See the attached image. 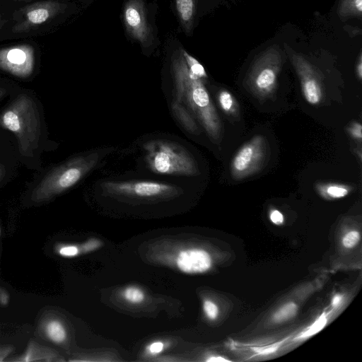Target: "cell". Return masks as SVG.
I'll return each instance as SVG.
<instances>
[{
    "mask_svg": "<svg viewBox=\"0 0 362 362\" xmlns=\"http://www.w3.org/2000/svg\"><path fill=\"white\" fill-rule=\"evenodd\" d=\"M100 246V242L96 239H90L81 247V252L86 253L93 251Z\"/></svg>",
    "mask_w": 362,
    "mask_h": 362,
    "instance_id": "83f0119b",
    "label": "cell"
},
{
    "mask_svg": "<svg viewBox=\"0 0 362 362\" xmlns=\"http://www.w3.org/2000/svg\"><path fill=\"white\" fill-rule=\"evenodd\" d=\"M337 12L341 18H361L362 0H341Z\"/></svg>",
    "mask_w": 362,
    "mask_h": 362,
    "instance_id": "e0dca14e",
    "label": "cell"
},
{
    "mask_svg": "<svg viewBox=\"0 0 362 362\" xmlns=\"http://www.w3.org/2000/svg\"><path fill=\"white\" fill-rule=\"evenodd\" d=\"M203 309L208 319L211 320L216 319L218 314V309L214 302L209 300H205L203 303Z\"/></svg>",
    "mask_w": 362,
    "mask_h": 362,
    "instance_id": "cb8c5ba5",
    "label": "cell"
},
{
    "mask_svg": "<svg viewBox=\"0 0 362 362\" xmlns=\"http://www.w3.org/2000/svg\"><path fill=\"white\" fill-rule=\"evenodd\" d=\"M13 1H24V2H29V1H31L33 0H13Z\"/></svg>",
    "mask_w": 362,
    "mask_h": 362,
    "instance_id": "74e56055",
    "label": "cell"
},
{
    "mask_svg": "<svg viewBox=\"0 0 362 362\" xmlns=\"http://www.w3.org/2000/svg\"><path fill=\"white\" fill-rule=\"evenodd\" d=\"M94 187L100 194L122 201H157L184 193L177 184L150 178H105Z\"/></svg>",
    "mask_w": 362,
    "mask_h": 362,
    "instance_id": "277c9868",
    "label": "cell"
},
{
    "mask_svg": "<svg viewBox=\"0 0 362 362\" xmlns=\"http://www.w3.org/2000/svg\"><path fill=\"white\" fill-rule=\"evenodd\" d=\"M282 64V54L276 45L259 54L253 61L245 78L248 91L259 100L272 98L277 88Z\"/></svg>",
    "mask_w": 362,
    "mask_h": 362,
    "instance_id": "8992f818",
    "label": "cell"
},
{
    "mask_svg": "<svg viewBox=\"0 0 362 362\" xmlns=\"http://www.w3.org/2000/svg\"><path fill=\"white\" fill-rule=\"evenodd\" d=\"M6 361L13 362H57L63 361L64 359L55 349L31 339L22 354Z\"/></svg>",
    "mask_w": 362,
    "mask_h": 362,
    "instance_id": "4fadbf2b",
    "label": "cell"
},
{
    "mask_svg": "<svg viewBox=\"0 0 362 362\" xmlns=\"http://www.w3.org/2000/svg\"><path fill=\"white\" fill-rule=\"evenodd\" d=\"M55 252L64 257H74L81 252V247L72 244H58L55 247Z\"/></svg>",
    "mask_w": 362,
    "mask_h": 362,
    "instance_id": "603a6c76",
    "label": "cell"
},
{
    "mask_svg": "<svg viewBox=\"0 0 362 362\" xmlns=\"http://www.w3.org/2000/svg\"><path fill=\"white\" fill-rule=\"evenodd\" d=\"M34 49L27 44L0 49V69L13 76L26 78L33 71Z\"/></svg>",
    "mask_w": 362,
    "mask_h": 362,
    "instance_id": "9c48e42d",
    "label": "cell"
},
{
    "mask_svg": "<svg viewBox=\"0 0 362 362\" xmlns=\"http://www.w3.org/2000/svg\"><path fill=\"white\" fill-rule=\"evenodd\" d=\"M327 321V316L325 313H323L307 329L301 332L300 334L297 337V339H302L317 334L326 325Z\"/></svg>",
    "mask_w": 362,
    "mask_h": 362,
    "instance_id": "7402d4cb",
    "label": "cell"
},
{
    "mask_svg": "<svg viewBox=\"0 0 362 362\" xmlns=\"http://www.w3.org/2000/svg\"><path fill=\"white\" fill-rule=\"evenodd\" d=\"M6 171L2 165L0 164V181L4 178Z\"/></svg>",
    "mask_w": 362,
    "mask_h": 362,
    "instance_id": "d590c367",
    "label": "cell"
},
{
    "mask_svg": "<svg viewBox=\"0 0 362 362\" xmlns=\"http://www.w3.org/2000/svg\"><path fill=\"white\" fill-rule=\"evenodd\" d=\"M356 74L359 80L362 78V54L360 52L356 65Z\"/></svg>",
    "mask_w": 362,
    "mask_h": 362,
    "instance_id": "1f68e13d",
    "label": "cell"
},
{
    "mask_svg": "<svg viewBox=\"0 0 362 362\" xmlns=\"http://www.w3.org/2000/svg\"><path fill=\"white\" fill-rule=\"evenodd\" d=\"M165 347L163 342L160 341H156L148 344L146 349L147 354L151 356H155L161 353Z\"/></svg>",
    "mask_w": 362,
    "mask_h": 362,
    "instance_id": "484cf974",
    "label": "cell"
},
{
    "mask_svg": "<svg viewBox=\"0 0 362 362\" xmlns=\"http://www.w3.org/2000/svg\"><path fill=\"white\" fill-rule=\"evenodd\" d=\"M141 160L151 173L192 177L200 173L194 155L184 141L168 135H152L141 141Z\"/></svg>",
    "mask_w": 362,
    "mask_h": 362,
    "instance_id": "7a4b0ae2",
    "label": "cell"
},
{
    "mask_svg": "<svg viewBox=\"0 0 362 362\" xmlns=\"http://www.w3.org/2000/svg\"><path fill=\"white\" fill-rule=\"evenodd\" d=\"M341 296L340 295H335L332 298V305L334 307L338 306V305L341 303Z\"/></svg>",
    "mask_w": 362,
    "mask_h": 362,
    "instance_id": "836d02e7",
    "label": "cell"
},
{
    "mask_svg": "<svg viewBox=\"0 0 362 362\" xmlns=\"http://www.w3.org/2000/svg\"><path fill=\"white\" fill-rule=\"evenodd\" d=\"M291 62L298 77L305 100L312 105L320 104L324 98V84L317 69L303 55L286 46Z\"/></svg>",
    "mask_w": 362,
    "mask_h": 362,
    "instance_id": "ba28073f",
    "label": "cell"
},
{
    "mask_svg": "<svg viewBox=\"0 0 362 362\" xmlns=\"http://www.w3.org/2000/svg\"><path fill=\"white\" fill-rule=\"evenodd\" d=\"M315 187L320 194L330 199L343 198L347 196L352 189L350 185L337 182H320Z\"/></svg>",
    "mask_w": 362,
    "mask_h": 362,
    "instance_id": "9a60e30c",
    "label": "cell"
},
{
    "mask_svg": "<svg viewBox=\"0 0 362 362\" xmlns=\"http://www.w3.org/2000/svg\"><path fill=\"white\" fill-rule=\"evenodd\" d=\"M269 156L267 139L262 135L253 136L234 155L230 167L232 177L241 180L257 173L267 164Z\"/></svg>",
    "mask_w": 362,
    "mask_h": 362,
    "instance_id": "52a82bcc",
    "label": "cell"
},
{
    "mask_svg": "<svg viewBox=\"0 0 362 362\" xmlns=\"http://www.w3.org/2000/svg\"><path fill=\"white\" fill-rule=\"evenodd\" d=\"M126 301L131 304H139L145 299L144 291L136 286H128L124 288L122 293Z\"/></svg>",
    "mask_w": 362,
    "mask_h": 362,
    "instance_id": "44dd1931",
    "label": "cell"
},
{
    "mask_svg": "<svg viewBox=\"0 0 362 362\" xmlns=\"http://www.w3.org/2000/svg\"><path fill=\"white\" fill-rule=\"evenodd\" d=\"M0 234H1V233H0Z\"/></svg>",
    "mask_w": 362,
    "mask_h": 362,
    "instance_id": "f35d334b",
    "label": "cell"
},
{
    "mask_svg": "<svg viewBox=\"0 0 362 362\" xmlns=\"http://www.w3.org/2000/svg\"><path fill=\"white\" fill-rule=\"evenodd\" d=\"M362 126L360 122H355L350 124L348 128L349 133L350 135L355 139L358 141H361L362 139V132H361Z\"/></svg>",
    "mask_w": 362,
    "mask_h": 362,
    "instance_id": "4316f807",
    "label": "cell"
},
{
    "mask_svg": "<svg viewBox=\"0 0 362 362\" xmlns=\"http://www.w3.org/2000/svg\"><path fill=\"white\" fill-rule=\"evenodd\" d=\"M177 268L187 274H202L210 269L211 257L208 252L199 248L180 250L175 258Z\"/></svg>",
    "mask_w": 362,
    "mask_h": 362,
    "instance_id": "7c38bea8",
    "label": "cell"
},
{
    "mask_svg": "<svg viewBox=\"0 0 362 362\" xmlns=\"http://www.w3.org/2000/svg\"><path fill=\"white\" fill-rule=\"evenodd\" d=\"M0 124L14 134L22 155H33L39 146L41 122L32 98L19 95L1 115Z\"/></svg>",
    "mask_w": 362,
    "mask_h": 362,
    "instance_id": "5b68a950",
    "label": "cell"
},
{
    "mask_svg": "<svg viewBox=\"0 0 362 362\" xmlns=\"http://www.w3.org/2000/svg\"><path fill=\"white\" fill-rule=\"evenodd\" d=\"M14 346L9 344H0V362L6 360V358L13 351Z\"/></svg>",
    "mask_w": 362,
    "mask_h": 362,
    "instance_id": "f1b7e54d",
    "label": "cell"
},
{
    "mask_svg": "<svg viewBox=\"0 0 362 362\" xmlns=\"http://www.w3.org/2000/svg\"><path fill=\"white\" fill-rule=\"evenodd\" d=\"M209 362H226L230 361L229 360L224 358L221 356H211L210 358L206 360Z\"/></svg>",
    "mask_w": 362,
    "mask_h": 362,
    "instance_id": "d6a6232c",
    "label": "cell"
},
{
    "mask_svg": "<svg viewBox=\"0 0 362 362\" xmlns=\"http://www.w3.org/2000/svg\"><path fill=\"white\" fill-rule=\"evenodd\" d=\"M180 52L189 71L193 74L202 79L207 78L204 66L195 58L189 54L185 49H182Z\"/></svg>",
    "mask_w": 362,
    "mask_h": 362,
    "instance_id": "d6986e66",
    "label": "cell"
},
{
    "mask_svg": "<svg viewBox=\"0 0 362 362\" xmlns=\"http://www.w3.org/2000/svg\"><path fill=\"white\" fill-rule=\"evenodd\" d=\"M270 220L272 223L276 225H280L284 222V216L278 210H273L270 213Z\"/></svg>",
    "mask_w": 362,
    "mask_h": 362,
    "instance_id": "f546056e",
    "label": "cell"
},
{
    "mask_svg": "<svg viewBox=\"0 0 362 362\" xmlns=\"http://www.w3.org/2000/svg\"><path fill=\"white\" fill-rule=\"evenodd\" d=\"M112 148L90 150L60 163L52 168L34 188L31 198L44 202L71 189L99 167Z\"/></svg>",
    "mask_w": 362,
    "mask_h": 362,
    "instance_id": "3957f363",
    "label": "cell"
},
{
    "mask_svg": "<svg viewBox=\"0 0 362 362\" xmlns=\"http://www.w3.org/2000/svg\"><path fill=\"white\" fill-rule=\"evenodd\" d=\"M360 240V234L358 231H350L342 239V244L346 248H352Z\"/></svg>",
    "mask_w": 362,
    "mask_h": 362,
    "instance_id": "d4e9b609",
    "label": "cell"
},
{
    "mask_svg": "<svg viewBox=\"0 0 362 362\" xmlns=\"http://www.w3.org/2000/svg\"><path fill=\"white\" fill-rule=\"evenodd\" d=\"M297 305L292 302L281 306L274 315L276 322H281L293 318L297 313Z\"/></svg>",
    "mask_w": 362,
    "mask_h": 362,
    "instance_id": "ffe728a7",
    "label": "cell"
},
{
    "mask_svg": "<svg viewBox=\"0 0 362 362\" xmlns=\"http://www.w3.org/2000/svg\"><path fill=\"white\" fill-rule=\"evenodd\" d=\"M124 21L128 33L141 45H146L151 37L144 6L141 0H129L124 10Z\"/></svg>",
    "mask_w": 362,
    "mask_h": 362,
    "instance_id": "8fae6325",
    "label": "cell"
},
{
    "mask_svg": "<svg viewBox=\"0 0 362 362\" xmlns=\"http://www.w3.org/2000/svg\"><path fill=\"white\" fill-rule=\"evenodd\" d=\"M174 80V95L177 103L194 115L208 136L218 144L222 137L221 120L202 78L189 69L180 52L172 62Z\"/></svg>",
    "mask_w": 362,
    "mask_h": 362,
    "instance_id": "6da1fadb",
    "label": "cell"
},
{
    "mask_svg": "<svg viewBox=\"0 0 362 362\" xmlns=\"http://www.w3.org/2000/svg\"><path fill=\"white\" fill-rule=\"evenodd\" d=\"M39 334L55 344L62 345L67 339L68 333L64 322L52 315H45L38 325Z\"/></svg>",
    "mask_w": 362,
    "mask_h": 362,
    "instance_id": "5bb4252c",
    "label": "cell"
},
{
    "mask_svg": "<svg viewBox=\"0 0 362 362\" xmlns=\"http://www.w3.org/2000/svg\"><path fill=\"white\" fill-rule=\"evenodd\" d=\"M175 4L182 22L186 25H189L194 13V0H175Z\"/></svg>",
    "mask_w": 362,
    "mask_h": 362,
    "instance_id": "ac0fdd59",
    "label": "cell"
},
{
    "mask_svg": "<svg viewBox=\"0 0 362 362\" xmlns=\"http://www.w3.org/2000/svg\"><path fill=\"white\" fill-rule=\"evenodd\" d=\"M276 349H277V347L274 346V347H271V348H269V349H263L261 351H258L257 352H258L259 354H269V353L274 352V351H275V350Z\"/></svg>",
    "mask_w": 362,
    "mask_h": 362,
    "instance_id": "e575fe53",
    "label": "cell"
},
{
    "mask_svg": "<svg viewBox=\"0 0 362 362\" xmlns=\"http://www.w3.org/2000/svg\"><path fill=\"white\" fill-rule=\"evenodd\" d=\"M64 5L56 1L34 3L24 8L13 27L14 33H22L41 25L60 13Z\"/></svg>",
    "mask_w": 362,
    "mask_h": 362,
    "instance_id": "30bf717a",
    "label": "cell"
},
{
    "mask_svg": "<svg viewBox=\"0 0 362 362\" xmlns=\"http://www.w3.org/2000/svg\"><path fill=\"white\" fill-rule=\"evenodd\" d=\"M218 105L228 116L238 119L240 116L238 103L233 95L226 89H221L217 95Z\"/></svg>",
    "mask_w": 362,
    "mask_h": 362,
    "instance_id": "2e32d148",
    "label": "cell"
},
{
    "mask_svg": "<svg viewBox=\"0 0 362 362\" xmlns=\"http://www.w3.org/2000/svg\"><path fill=\"white\" fill-rule=\"evenodd\" d=\"M5 90L3 88H0V99L4 95Z\"/></svg>",
    "mask_w": 362,
    "mask_h": 362,
    "instance_id": "8d00e7d4",
    "label": "cell"
},
{
    "mask_svg": "<svg viewBox=\"0 0 362 362\" xmlns=\"http://www.w3.org/2000/svg\"><path fill=\"white\" fill-rule=\"evenodd\" d=\"M9 302V295L6 289L0 287V305L6 306Z\"/></svg>",
    "mask_w": 362,
    "mask_h": 362,
    "instance_id": "4dcf8cb0",
    "label": "cell"
}]
</instances>
